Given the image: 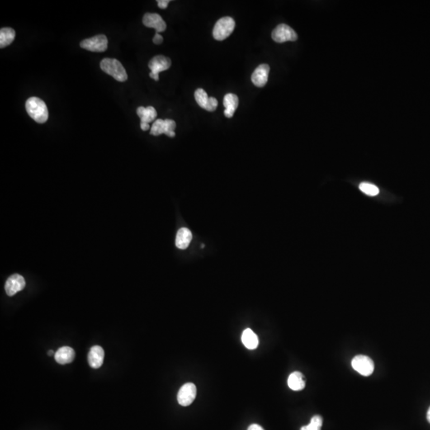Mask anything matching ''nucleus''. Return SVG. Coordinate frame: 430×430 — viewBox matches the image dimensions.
<instances>
[{"mask_svg": "<svg viewBox=\"0 0 430 430\" xmlns=\"http://www.w3.org/2000/svg\"><path fill=\"white\" fill-rule=\"evenodd\" d=\"M137 115L139 116L141 122L149 123L152 122L157 117V112L155 110L154 107L152 106H148V107H139L136 110Z\"/></svg>", "mask_w": 430, "mask_h": 430, "instance_id": "aec40b11", "label": "nucleus"}, {"mask_svg": "<svg viewBox=\"0 0 430 430\" xmlns=\"http://www.w3.org/2000/svg\"><path fill=\"white\" fill-rule=\"evenodd\" d=\"M360 191L369 196H375L379 195V189L375 185L370 182H362L360 185Z\"/></svg>", "mask_w": 430, "mask_h": 430, "instance_id": "5701e85b", "label": "nucleus"}, {"mask_svg": "<svg viewBox=\"0 0 430 430\" xmlns=\"http://www.w3.org/2000/svg\"><path fill=\"white\" fill-rule=\"evenodd\" d=\"M26 110L28 115L39 124L46 122L49 117L47 106L45 103L39 97H30L26 102Z\"/></svg>", "mask_w": 430, "mask_h": 430, "instance_id": "f257e3e1", "label": "nucleus"}, {"mask_svg": "<svg viewBox=\"0 0 430 430\" xmlns=\"http://www.w3.org/2000/svg\"><path fill=\"white\" fill-rule=\"evenodd\" d=\"M48 355H49V356H52V355H55V354H54V351H52V350H49V351H48Z\"/></svg>", "mask_w": 430, "mask_h": 430, "instance_id": "c85d7f7f", "label": "nucleus"}, {"mask_svg": "<svg viewBox=\"0 0 430 430\" xmlns=\"http://www.w3.org/2000/svg\"><path fill=\"white\" fill-rule=\"evenodd\" d=\"M105 359V351L100 346H93L90 349L88 355L90 366L93 369H98L102 366Z\"/></svg>", "mask_w": 430, "mask_h": 430, "instance_id": "4468645a", "label": "nucleus"}, {"mask_svg": "<svg viewBox=\"0 0 430 430\" xmlns=\"http://www.w3.org/2000/svg\"><path fill=\"white\" fill-rule=\"evenodd\" d=\"M81 47L92 52H105L108 48L107 37L99 34L90 39H85L80 43Z\"/></svg>", "mask_w": 430, "mask_h": 430, "instance_id": "0eeeda50", "label": "nucleus"}, {"mask_svg": "<svg viewBox=\"0 0 430 430\" xmlns=\"http://www.w3.org/2000/svg\"><path fill=\"white\" fill-rule=\"evenodd\" d=\"M74 357H75L74 350L69 347H61L54 355L56 362L62 365L73 362Z\"/></svg>", "mask_w": 430, "mask_h": 430, "instance_id": "2eb2a0df", "label": "nucleus"}, {"mask_svg": "<svg viewBox=\"0 0 430 430\" xmlns=\"http://www.w3.org/2000/svg\"><path fill=\"white\" fill-rule=\"evenodd\" d=\"M195 98L198 105L204 110L214 112L218 107V101L214 97H208L207 93L203 89H198L195 92Z\"/></svg>", "mask_w": 430, "mask_h": 430, "instance_id": "9d476101", "label": "nucleus"}, {"mask_svg": "<svg viewBox=\"0 0 430 430\" xmlns=\"http://www.w3.org/2000/svg\"><path fill=\"white\" fill-rule=\"evenodd\" d=\"M25 285H26V281L23 277L20 274H14L7 279L5 285V290L7 295L12 296L19 292L22 291L25 288Z\"/></svg>", "mask_w": 430, "mask_h": 430, "instance_id": "9b49d317", "label": "nucleus"}, {"mask_svg": "<svg viewBox=\"0 0 430 430\" xmlns=\"http://www.w3.org/2000/svg\"><path fill=\"white\" fill-rule=\"evenodd\" d=\"M235 28V22L231 17H223L217 22L214 30L213 36L218 41H223L233 33Z\"/></svg>", "mask_w": 430, "mask_h": 430, "instance_id": "7ed1b4c3", "label": "nucleus"}, {"mask_svg": "<svg viewBox=\"0 0 430 430\" xmlns=\"http://www.w3.org/2000/svg\"><path fill=\"white\" fill-rule=\"evenodd\" d=\"M197 394V389L194 383H186L178 393V403L182 407H188L194 402Z\"/></svg>", "mask_w": 430, "mask_h": 430, "instance_id": "1a4fd4ad", "label": "nucleus"}, {"mask_svg": "<svg viewBox=\"0 0 430 430\" xmlns=\"http://www.w3.org/2000/svg\"><path fill=\"white\" fill-rule=\"evenodd\" d=\"M288 385L290 389L295 390V391L302 390L306 385L305 379H304L303 374L299 371L292 373L288 379Z\"/></svg>", "mask_w": 430, "mask_h": 430, "instance_id": "f3484780", "label": "nucleus"}, {"mask_svg": "<svg viewBox=\"0 0 430 430\" xmlns=\"http://www.w3.org/2000/svg\"><path fill=\"white\" fill-rule=\"evenodd\" d=\"M171 61L170 58L163 55L156 56L148 63V67L151 69L149 76L155 81L158 82L159 73L167 70L171 67Z\"/></svg>", "mask_w": 430, "mask_h": 430, "instance_id": "423d86ee", "label": "nucleus"}, {"mask_svg": "<svg viewBox=\"0 0 430 430\" xmlns=\"http://www.w3.org/2000/svg\"><path fill=\"white\" fill-rule=\"evenodd\" d=\"M176 128V123L173 120H158L155 121L152 124L150 134L153 136H159L161 134H166L167 136L173 138L176 136L175 129Z\"/></svg>", "mask_w": 430, "mask_h": 430, "instance_id": "39448f33", "label": "nucleus"}, {"mask_svg": "<svg viewBox=\"0 0 430 430\" xmlns=\"http://www.w3.org/2000/svg\"><path fill=\"white\" fill-rule=\"evenodd\" d=\"M101 68L105 73L115 78L120 82H126L128 80L125 68L119 61L115 58H105L101 62Z\"/></svg>", "mask_w": 430, "mask_h": 430, "instance_id": "f03ea898", "label": "nucleus"}, {"mask_svg": "<svg viewBox=\"0 0 430 430\" xmlns=\"http://www.w3.org/2000/svg\"><path fill=\"white\" fill-rule=\"evenodd\" d=\"M323 426V418L319 415H316L311 419L308 426H303L300 430H321Z\"/></svg>", "mask_w": 430, "mask_h": 430, "instance_id": "4be33fe9", "label": "nucleus"}, {"mask_svg": "<svg viewBox=\"0 0 430 430\" xmlns=\"http://www.w3.org/2000/svg\"><path fill=\"white\" fill-rule=\"evenodd\" d=\"M192 240V233L187 228H181L176 236V245L178 248L185 249L188 247Z\"/></svg>", "mask_w": 430, "mask_h": 430, "instance_id": "a211bd4d", "label": "nucleus"}, {"mask_svg": "<svg viewBox=\"0 0 430 430\" xmlns=\"http://www.w3.org/2000/svg\"><path fill=\"white\" fill-rule=\"evenodd\" d=\"M270 70V67L269 65H260L259 67H257L252 74V77H251L252 82L257 87H263L266 86L268 82V78H269Z\"/></svg>", "mask_w": 430, "mask_h": 430, "instance_id": "ddd939ff", "label": "nucleus"}, {"mask_svg": "<svg viewBox=\"0 0 430 430\" xmlns=\"http://www.w3.org/2000/svg\"><path fill=\"white\" fill-rule=\"evenodd\" d=\"M140 128H141V129L143 131H148V129H150V125H149V124H148V123L141 122V124H140Z\"/></svg>", "mask_w": 430, "mask_h": 430, "instance_id": "bb28decb", "label": "nucleus"}, {"mask_svg": "<svg viewBox=\"0 0 430 430\" xmlns=\"http://www.w3.org/2000/svg\"><path fill=\"white\" fill-rule=\"evenodd\" d=\"M163 42V38L162 37V35L157 33L156 35H155L154 39H153V43L156 44V45H159L161 43Z\"/></svg>", "mask_w": 430, "mask_h": 430, "instance_id": "b1692460", "label": "nucleus"}, {"mask_svg": "<svg viewBox=\"0 0 430 430\" xmlns=\"http://www.w3.org/2000/svg\"><path fill=\"white\" fill-rule=\"evenodd\" d=\"M351 366L355 371L362 376H369L374 372L375 363L373 360L366 355H357L351 362Z\"/></svg>", "mask_w": 430, "mask_h": 430, "instance_id": "20e7f679", "label": "nucleus"}, {"mask_svg": "<svg viewBox=\"0 0 430 430\" xmlns=\"http://www.w3.org/2000/svg\"><path fill=\"white\" fill-rule=\"evenodd\" d=\"M238 103H239V101H238L237 95L233 94V93H228L224 96L223 105L226 108L224 114L227 118H231L233 116L236 110L238 109Z\"/></svg>", "mask_w": 430, "mask_h": 430, "instance_id": "dca6fc26", "label": "nucleus"}, {"mask_svg": "<svg viewBox=\"0 0 430 430\" xmlns=\"http://www.w3.org/2000/svg\"><path fill=\"white\" fill-rule=\"evenodd\" d=\"M158 7L161 9H166L169 3V0H158Z\"/></svg>", "mask_w": 430, "mask_h": 430, "instance_id": "393cba45", "label": "nucleus"}, {"mask_svg": "<svg viewBox=\"0 0 430 430\" xmlns=\"http://www.w3.org/2000/svg\"><path fill=\"white\" fill-rule=\"evenodd\" d=\"M143 23L147 27L154 28L158 34L163 32L167 28V24L158 14H145L143 18Z\"/></svg>", "mask_w": 430, "mask_h": 430, "instance_id": "f8f14e48", "label": "nucleus"}, {"mask_svg": "<svg viewBox=\"0 0 430 430\" xmlns=\"http://www.w3.org/2000/svg\"><path fill=\"white\" fill-rule=\"evenodd\" d=\"M248 430H264V429L262 428L261 426H259V425L253 424V425H251V426L249 427Z\"/></svg>", "mask_w": 430, "mask_h": 430, "instance_id": "a878e982", "label": "nucleus"}, {"mask_svg": "<svg viewBox=\"0 0 430 430\" xmlns=\"http://www.w3.org/2000/svg\"><path fill=\"white\" fill-rule=\"evenodd\" d=\"M427 420H428V422L430 423V407L428 412H427Z\"/></svg>", "mask_w": 430, "mask_h": 430, "instance_id": "cd10ccee", "label": "nucleus"}, {"mask_svg": "<svg viewBox=\"0 0 430 430\" xmlns=\"http://www.w3.org/2000/svg\"><path fill=\"white\" fill-rule=\"evenodd\" d=\"M15 38V31L10 27L2 28L0 30V48L7 47L13 43Z\"/></svg>", "mask_w": 430, "mask_h": 430, "instance_id": "412c9836", "label": "nucleus"}, {"mask_svg": "<svg viewBox=\"0 0 430 430\" xmlns=\"http://www.w3.org/2000/svg\"><path fill=\"white\" fill-rule=\"evenodd\" d=\"M297 34L295 32V30L286 24H280L272 32V39L276 43L294 42L297 39Z\"/></svg>", "mask_w": 430, "mask_h": 430, "instance_id": "6e6552de", "label": "nucleus"}, {"mask_svg": "<svg viewBox=\"0 0 430 430\" xmlns=\"http://www.w3.org/2000/svg\"><path fill=\"white\" fill-rule=\"evenodd\" d=\"M242 341L245 347L249 350L257 348L258 343H259L257 335L255 334L254 332L249 328L245 330L242 333Z\"/></svg>", "mask_w": 430, "mask_h": 430, "instance_id": "6ab92c4d", "label": "nucleus"}]
</instances>
